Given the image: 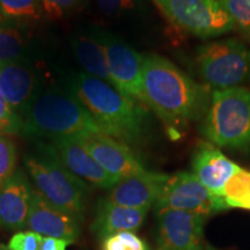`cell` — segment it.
Listing matches in <instances>:
<instances>
[{
    "instance_id": "17",
    "label": "cell",
    "mask_w": 250,
    "mask_h": 250,
    "mask_svg": "<svg viewBox=\"0 0 250 250\" xmlns=\"http://www.w3.org/2000/svg\"><path fill=\"white\" fill-rule=\"evenodd\" d=\"M239 168L211 143H201L193 152L192 173L215 196L223 197L225 184Z\"/></svg>"
},
{
    "instance_id": "13",
    "label": "cell",
    "mask_w": 250,
    "mask_h": 250,
    "mask_svg": "<svg viewBox=\"0 0 250 250\" xmlns=\"http://www.w3.org/2000/svg\"><path fill=\"white\" fill-rule=\"evenodd\" d=\"M40 80L26 59L0 62V92L15 114L24 117L40 92Z\"/></svg>"
},
{
    "instance_id": "5",
    "label": "cell",
    "mask_w": 250,
    "mask_h": 250,
    "mask_svg": "<svg viewBox=\"0 0 250 250\" xmlns=\"http://www.w3.org/2000/svg\"><path fill=\"white\" fill-rule=\"evenodd\" d=\"M24 166L36 190L46 201L83 220L88 191L83 180L66 169L43 146L41 153L24 156Z\"/></svg>"
},
{
    "instance_id": "21",
    "label": "cell",
    "mask_w": 250,
    "mask_h": 250,
    "mask_svg": "<svg viewBox=\"0 0 250 250\" xmlns=\"http://www.w3.org/2000/svg\"><path fill=\"white\" fill-rule=\"evenodd\" d=\"M223 197L229 208L250 210V171L240 167L225 184Z\"/></svg>"
},
{
    "instance_id": "8",
    "label": "cell",
    "mask_w": 250,
    "mask_h": 250,
    "mask_svg": "<svg viewBox=\"0 0 250 250\" xmlns=\"http://www.w3.org/2000/svg\"><path fill=\"white\" fill-rule=\"evenodd\" d=\"M156 208H170L208 217L229 208L224 197L215 196L191 171H179L168 177L155 203Z\"/></svg>"
},
{
    "instance_id": "11",
    "label": "cell",
    "mask_w": 250,
    "mask_h": 250,
    "mask_svg": "<svg viewBox=\"0 0 250 250\" xmlns=\"http://www.w3.org/2000/svg\"><path fill=\"white\" fill-rule=\"evenodd\" d=\"M43 147L56 156L72 174L90 186L110 190L120 182L98 164L79 137L51 140Z\"/></svg>"
},
{
    "instance_id": "25",
    "label": "cell",
    "mask_w": 250,
    "mask_h": 250,
    "mask_svg": "<svg viewBox=\"0 0 250 250\" xmlns=\"http://www.w3.org/2000/svg\"><path fill=\"white\" fill-rule=\"evenodd\" d=\"M17 148L13 140L0 134V188L15 171Z\"/></svg>"
},
{
    "instance_id": "20",
    "label": "cell",
    "mask_w": 250,
    "mask_h": 250,
    "mask_svg": "<svg viewBox=\"0 0 250 250\" xmlns=\"http://www.w3.org/2000/svg\"><path fill=\"white\" fill-rule=\"evenodd\" d=\"M28 40L19 22L0 20V62L26 59Z\"/></svg>"
},
{
    "instance_id": "2",
    "label": "cell",
    "mask_w": 250,
    "mask_h": 250,
    "mask_svg": "<svg viewBox=\"0 0 250 250\" xmlns=\"http://www.w3.org/2000/svg\"><path fill=\"white\" fill-rule=\"evenodd\" d=\"M71 93L105 136L127 145L139 143L147 132V111L110 83L83 72L72 80Z\"/></svg>"
},
{
    "instance_id": "12",
    "label": "cell",
    "mask_w": 250,
    "mask_h": 250,
    "mask_svg": "<svg viewBox=\"0 0 250 250\" xmlns=\"http://www.w3.org/2000/svg\"><path fill=\"white\" fill-rule=\"evenodd\" d=\"M98 164L118 180L145 173L146 167L126 144L103 133L79 137Z\"/></svg>"
},
{
    "instance_id": "19",
    "label": "cell",
    "mask_w": 250,
    "mask_h": 250,
    "mask_svg": "<svg viewBox=\"0 0 250 250\" xmlns=\"http://www.w3.org/2000/svg\"><path fill=\"white\" fill-rule=\"evenodd\" d=\"M72 46L78 62L85 68V73L111 85L107 57L99 34L77 36Z\"/></svg>"
},
{
    "instance_id": "18",
    "label": "cell",
    "mask_w": 250,
    "mask_h": 250,
    "mask_svg": "<svg viewBox=\"0 0 250 250\" xmlns=\"http://www.w3.org/2000/svg\"><path fill=\"white\" fill-rule=\"evenodd\" d=\"M147 211L117 205L102 198L96 204L90 230L101 240L121 232H133L142 226Z\"/></svg>"
},
{
    "instance_id": "32",
    "label": "cell",
    "mask_w": 250,
    "mask_h": 250,
    "mask_svg": "<svg viewBox=\"0 0 250 250\" xmlns=\"http://www.w3.org/2000/svg\"><path fill=\"white\" fill-rule=\"evenodd\" d=\"M205 250H217V249H213V248H211V247H208V248H206Z\"/></svg>"
},
{
    "instance_id": "10",
    "label": "cell",
    "mask_w": 250,
    "mask_h": 250,
    "mask_svg": "<svg viewBox=\"0 0 250 250\" xmlns=\"http://www.w3.org/2000/svg\"><path fill=\"white\" fill-rule=\"evenodd\" d=\"M155 211L159 250H203V230L208 217L170 208Z\"/></svg>"
},
{
    "instance_id": "15",
    "label": "cell",
    "mask_w": 250,
    "mask_h": 250,
    "mask_svg": "<svg viewBox=\"0 0 250 250\" xmlns=\"http://www.w3.org/2000/svg\"><path fill=\"white\" fill-rule=\"evenodd\" d=\"M168 177L167 174L146 170L121 180L105 198L117 205L149 210L152 205H155Z\"/></svg>"
},
{
    "instance_id": "28",
    "label": "cell",
    "mask_w": 250,
    "mask_h": 250,
    "mask_svg": "<svg viewBox=\"0 0 250 250\" xmlns=\"http://www.w3.org/2000/svg\"><path fill=\"white\" fill-rule=\"evenodd\" d=\"M42 235L31 230L17 232L8 241L9 250H40Z\"/></svg>"
},
{
    "instance_id": "7",
    "label": "cell",
    "mask_w": 250,
    "mask_h": 250,
    "mask_svg": "<svg viewBox=\"0 0 250 250\" xmlns=\"http://www.w3.org/2000/svg\"><path fill=\"white\" fill-rule=\"evenodd\" d=\"M171 23L199 39L218 37L235 30L217 0H154Z\"/></svg>"
},
{
    "instance_id": "23",
    "label": "cell",
    "mask_w": 250,
    "mask_h": 250,
    "mask_svg": "<svg viewBox=\"0 0 250 250\" xmlns=\"http://www.w3.org/2000/svg\"><path fill=\"white\" fill-rule=\"evenodd\" d=\"M225 8L234 27L250 41V0H217Z\"/></svg>"
},
{
    "instance_id": "24",
    "label": "cell",
    "mask_w": 250,
    "mask_h": 250,
    "mask_svg": "<svg viewBox=\"0 0 250 250\" xmlns=\"http://www.w3.org/2000/svg\"><path fill=\"white\" fill-rule=\"evenodd\" d=\"M102 250H149L148 246L133 232H121L102 240Z\"/></svg>"
},
{
    "instance_id": "33",
    "label": "cell",
    "mask_w": 250,
    "mask_h": 250,
    "mask_svg": "<svg viewBox=\"0 0 250 250\" xmlns=\"http://www.w3.org/2000/svg\"><path fill=\"white\" fill-rule=\"evenodd\" d=\"M2 227V224H1V219H0V228Z\"/></svg>"
},
{
    "instance_id": "9",
    "label": "cell",
    "mask_w": 250,
    "mask_h": 250,
    "mask_svg": "<svg viewBox=\"0 0 250 250\" xmlns=\"http://www.w3.org/2000/svg\"><path fill=\"white\" fill-rule=\"evenodd\" d=\"M99 35L105 51L111 85L126 98L143 103L144 56L117 37Z\"/></svg>"
},
{
    "instance_id": "3",
    "label": "cell",
    "mask_w": 250,
    "mask_h": 250,
    "mask_svg": "<svg viewBox=\"0 0 250 250\" xmlns=\"http://www.w3.org/2000/svg\"><path fill=\"white\" fill-rule=\"evenodd\" d=\"M22 133L51 140L102 133L73 94L62 89L41 92L24 117Z\"/></svg>"
},
{
    "instance_id": "31",
    "label": "cell",
    "mask_w": 250,
    "mask_h": 250,
    "mask_svg": "<svg viewBox=\"0 0 250 250\" xmlns=\"http://www.w3.org/2000/svg\"><path fill=\"white\" fill-rule=\"evenodd\" d=\"M0 250H9V249L4 245H0Z\"/></svg>"
},
{
    "instance_id": "1",
    "label": "cell",
    "mask_w": 250,
    "mask_h": 250,
    "mask_svg": "<svg viewBox=\"0 0 250 250\" xmlns=\"http://www.w3.org/2000/svg\"><path fill=\"white\" fill-rule=\"evenodd\" d=\"M143 103L151 108L173 134L204 117L211 96L208 87L196 83L169 59L144 57Z\"/></svg>"
},
{
    "instance_id": "4",
    "label": "cell",
    "mask_w": 250,
    "mask_h": 250,
    "mask_svg": "<svg viewBox=\"0 0 250 250\" xmlns=\"http://www.w3.org/2000/svg\"><path fill=\"white\" fill-rule=\"evenodd\" d=\"M203 136L218 147H250V90L243 87L218 89L201 124Z\"/></svg>"
},
{
    "instance_id": "16",
    "label": "cell",
    "mask_w": 250,
    "mask_h": 250,
    "mask_svg": "<svg viewBox=\"0 0 250 250\" xmlns=\"http://www.w3.org/2000/svg\"><path fill=\"white\" fill-rule=\"evenodd\" d=\"M33 187L22 170L14 171L0 188V219L2 227L9 230L26 228L29 214Z\"/></svg>"
},
{
    "instance_id": "26",
    "label": "cell",
    "mask_w": 250,
    "mask_h": 250,
    "mask_svg": "<svg viewBox=\"0 0 250 250\" xmlns=\"http://www.w3.org/2000/svg\"><path fill=\"white\" fill-rule=\"evenodd\" d=\"M23 130V121L19 115L12 110L9 104L6 102L1 92H0V134L21 133Z\"/></svg>"
},
{
    "instance_id": "30",
    "label": "cell",
    "mask_w": 250,
    "mask_h": 250,
    "mask_svg": "<svg viewBox=\"0 0 250 250\" xmlns=\"http://www.w3.org/2000/svg\"><path fill=\"white\" fill-rule=\"evenodd\" d=\"M71 241L62 239H57V237H49L42 236L41 241L40 250H66L67 246L71 245Z\"/></svg>"
},
{
    "instance_id": "27",
    "label": "cell",
    "mask_w": 250,
    "mask_h": 250,
    "mask_svg": "<svg viewBox=\"0 0 250 250\" xmlns=\"http://www.w3.org/2000/svg\"><path fill=\"white\" fill-rule=\"evenodd\" d=\"M43 13L52 20L62 19L79 7L83 0H40Z\"/></svg>"
},
{
    "instance_id": "22",
    "label": "cell",
    "mask_w": 250,
    "mask_h": 250,
    "mask_svg": "<svg viewBox=\"0 0 250 250\" xmlns=\"http://www.w3.org/2000/svg\"><path fill=\"white\" fill-rule=\"evenodd\" d=\"M0 13L6 20L22 22L39 20L43 11L40 0H0Z\"/></svg>"
},
{
    "instance_id": "14",
    "label": "cell",
    "mask_w": 250,
    "mask_h": 250,
    "mask_svg": "<svg viewBox=\"0 0 250 250\" xmlns=\"http://www.w3.org/2000/svg\"><path fill=\"white\" fill-rule=\"evenodd\" d=\"M80 223L79 219L52 205L34 190L26 225L31 232L73 243L80 235Z\"/></svg>"
},
{
    "instance_id": "6",
    "label": "cell",
    "mask_w": 250,
    "mask_h": 250,
    "mask_svg": "<svg viewBox=\"0 0 250 250\" xmlns=\"http://www.w3.org/2000/svg\"><path fill=\"white\" fill-rule=\"evenodd\" d=\"M196 66L208 88L240 87L250 81V48L235 39L210 42L197 49Z\"/></svg>"
},
{
    "instance_id": "29",
    "label": "cell",
    "mask_w": 250,
    "mask_h": 250,
    "mask_svg": "<svg viewBox=\"0 0 250 250\" xmlns=\"http://www.w3.org/2000/svg\"><path fill=\"white\" fill-rule=\"evenodd\" d=\"M98 4L104 14L116 15L132 8L134 0H98Z\"/></svg>"
}]
</instances>
